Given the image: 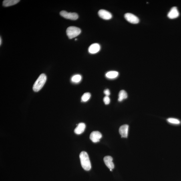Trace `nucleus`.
<instances>
[{"mask_svg":"<svg viewBox=\"0 0 181 181\" xmlns=\"http://www.w3.org/2000/svg\"><path fill=\"white\" fill-rule=\"evenodd\" d=\"M179 15V13L176 7H173L169 11L168 16L170 19H174L178 17Z\"/></svg>","mask_w":181,"mask_h":181,"instance_id":"9d476101","label":"nucleus"},{"mask_svg":"<svg viewBox=\"0 0 181 181\" xmlns=\"http://www.w3.org/2000/svg\"><path fill=\"white\" fill-rule=\"evenodd\" d=\"M98 13L99 16L103 19L109 20L112 17V15L111 13L104 9L100 10Z\"/></svg>","mask_w":181,"mask_h":181,"instance_id":"0eeeda50","label":"nucleus"},{"mask_svg":"<svg viewBox=\"0 0 181 181\" xmlns=\"http://www.w3.org/2000/svg\"><path fill=\"white\" fill-rule=\"evenodd\" d=\"M113 158L110 156H106L104 158V161L105 165L110 169L111 171L114 168V165L112 162Z\"/></svg>","mask_w":181,"mask_h":181,"instance_id":"6e6552de","label":"nucleus"},{"mask_svg":"<svg viewBox=\"0 0 181 181\" xmlns=\"http://www.w3.org/2000/svg\"><path fill=\"white\" fill-rule=\"evenodd\" d=\"M100 49V45L98 43H94L89 46L88 51L89 53L95 54L98 52Z\"/></svg>","mask_w":181,"mask_h":181,"instance_id":"9b49d317","label":"nucleus"},{"mask_svg":"<svg viewBox=\"0 0 181 181\" xmlns=\"http://www.w3.org/2000/svg\"><path fill=\"white\" fill-rule=\"evenodd\" d=\"M104 94L106 95V96H109L110 95V92L109 89H105L104 91Z\"/></svg>","mask_w":181,"mask_h":181,"instance_id":"aec40b11","label":"nucleus"},{"mask_svg":"<svg viewBox=\"0 0 181 181\" xmlns=\"http://www.w3.org/2000/svg\"><path fill=\"white\" fill-rule=\"evenodd\" d=\"M103 101L105 104L108 105L110 102V99L109 96H105L103 98Z\"/></svg>","mask_w":181,"mask_h":181,"instance_id":"6ab92c4d","label":"nucleus"},{"mask_svg":"<svg viewBox=\"0 0 181 181\" xmlns=\"http://www.w3.org/2000/svg\"><path fill=\"white\" fill-rule=\"evenodd\" d=\"M127 97L128 94L126 91L124 90H121L119 93L118 101L121 102L124 99H126Z\"/></svg>","mask_w":181,"mask_h":181,"instance_id":"2eb2a0df","label":"nucleus"},{"mask_svg":"<svg viewBox=\"0 0 181 181\" xmlns=\"http://www.w3.org/2000/svg\"><path fill=\"white\" fill-rule=\"evenodd\" d=\"M102 135L99 131H93L91 133L89 138L90 140L94 143L99 142L100 139L102 138Z\"/></svg>","mask_w":181,"mask_h":181,"instance_id":"423d86ee","label":"nucleus"},{"mask_svg":"<svg viewBox=\"0 0 181 181\" xmlns=\"http://www.w3.org/2000/svg\"><path fill=\"white\" fill-rule=\"evenodd\" d=\"M85 125L83 123H80L77 124V126L75 129L74 132L77 135H80L82 134L85 130Z\"/></svg>","mask_w":181,"mask_h":181,"instance_id":"f8f14e48","label":"nucleus"},{"mask_svg":"<svg viewBox=\"0 0 181 181\" xmlns=\"http://www.w3.org/2000/svg\"><path fill=\"white\" fill-rule=\"evenodd\" d=\"M81 79V77L80 75H76L72 77L71 80L72 82L75 83H77L80 81Z\"/></svg>","mask_w":181,"mask_h":181,"instance_id":"f3484780","label":"nucleus"},{"mask_svg":"<svg viewBox=\"0 0 181 181\" xmlns=\"http://www.w3.org/2000/svg\"><path fill=\"white\" fill-rule=\"evenodd\" d=\"M20 1L19 0H5L3 2V6L8 7L16 4Z\"/></svg>","mask_w":181,"mask_h":181,"instance_id":"ddd939ff","label":"nucleus"},{"mask_svg":"<svg viewBox=\"0 0 181 181\" xmlns=\"http://www.w3.org/2000/svg\"><path fill=\"white\" fill-rule=\"evenodd\" d=\"M1 38H0V45H1Z\"/></svg>","mask_w":181,"mask_h":181,"instance_id":"412c9836","label":"nucleus"},{"mask_svg":"<svg viewBox=\"0 0 181 181\" xmlns=\"http://www.w3.org/2000/svg\"><path fill=\"white\" fill-rule=\"evenodd\" d=\"M90 93L89 92L85 93L81 97V101L83 102H87L88 101L91 97Z\"/></svg>","mask_w":181,"mask_h":181,"instance_id":"dca6fc26","label":"nucleus"},{"mask_svg":"<svg viewBox=\"0 0 181 181\" xmlns=\"http://www.w3.org/2000/svg\"><path fill=\"white\" fill-rule=\"evenodd\" d=\"M124 17L127 21L132 24H137L139 22L138 17L131 13H127L125 14Z\"/></svg>","mask_w":181,"mask_h":181,"instance_id":"39448f33","label":"nucleus"},{"mask_svg":"<svg viewBox=\"0 0 181 181\" xmlns=\"http://www.w3.org/2000/svg\"><path fill=\"white\" fill-rule=\"evenodd\" d=\"M129 126L127 124L123 125L119 129V134L122 138H127L128 136Z\"/></svg>","mask_w":181,"mask_h":181,"instance_id":"1a4fd4ad","label":"nucleus"},{"mask_svg":"<svg viewBox=\"0 0 181 181\" xmlns=\"http://www.w3.org/2000/svg\"><path fill=\"white\" fill-rule=\"evenodd\" d=\"M60 14L61 16L65 19L75 20L78 18L79 16L76 13H68L67 12L63 11L60 12Z\"/></svg>","mask_w":181,"mask_h":181,"instance_id":"20e7f679","label":"nucleus"},{"mask_svg":"<svg viewBox=\"0 0 181 181\" xmlns=\"http://www.w3.org/2000/svg\"><path fill=\"white\" fill-rule=\"evenodd\" d=\"M81 32L79 28L75 26H70L67 28L66 32L67 36L70 39H72L78 36Z\"/></svg>","mask_w":181,"mask_h":181,"instance_id":"7ed1b4c3","label":"nucleus"},{"mask_svg":"<svg viewBox=\"0 0 181 181\" xmlns=\"http://www.w3.org/2000/svg\"><path fill=\"white\" fill-rule=\"evenodd\" d=\"M119 73L117 71H109L106 74V77L108 79H113L118 77Z\"/></svg>","mask_w":181,"mask_h":181,"instance_id":"4468645a","label":"nucleus"},{"mask_svg":"<svg viewBox=\"0 0 181 181\" xmlns=\"http://www.w3.org/2000/svg\"><path fill=\"white\" fill-rule=\"evenodd\" d=\"M47 77L44 73L41 74L37 79L33 86V89L35 92H37L40 90L44 85L46 81Z\"/></svg>","mask_w":181,"mask_h":181,"instance_id":"f03ea898","label":"nucleus"},{"mask_svg":"<svg viewBox=\"0 0 181 181\" xmlns=\"http://www.w3.org/2000/svg\"><path fill=\"white\" fill-rule=\"evenodd\" d=\"M167 121L168 122L172 124H179L180 123V121L178 119L175 118H169L167 119Z\"/></svg>","mask_w":181,"mask_h":181,"instance_id":"a211bd4d","label":"nucleus"},{"mask_svg":"<svg viewBox=\"0 0 181 181\" xmlns=\"http://www.w3.org/2000/svg\"><path fill=\"white\" fill-rule=\"evenodd\" d=\"M81 166L84 170L89 171L91 168V165L88 154L86 152L82 151L79 155Z\"/></svg>","mask_w":181,"mask_h":181,"instance_id":"f257e3e1","label":"nucleus"}]
</instances>
